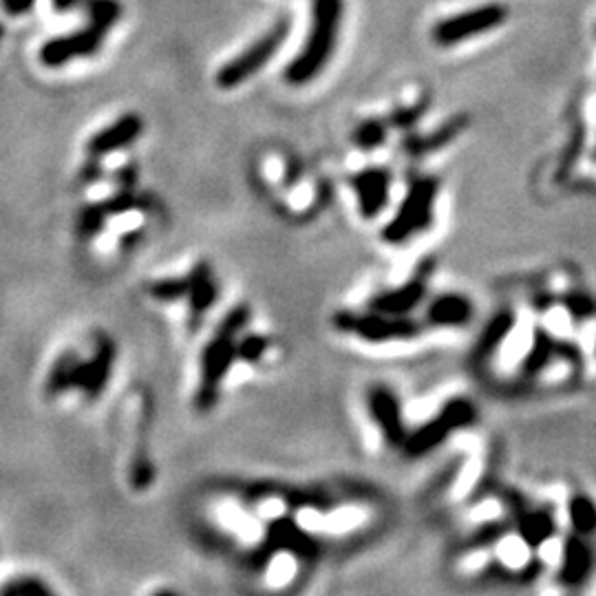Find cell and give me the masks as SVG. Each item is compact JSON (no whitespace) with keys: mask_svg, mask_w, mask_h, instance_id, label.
<instances>
[{"mask_svg":"<svg viewBox=\"0 0 596 596\" xmlns=\"http://www.w3.org/2000/svg\"><path fill=\"white\" fill-rule=\"evenodd\" d=\"M250 310L246 305L234 307L223 318L217 334L212 336L199 358V385L195 396V407L199 411H210L219 400L223 382H226L232 367L237 365V338L246 327Z\"/></svg>","mask_w":596,"mask_h":596,"instance_id":"6da1fadb","label":"cell"},{"mask_svg":"<svg viewBox=\"0 0 596 596\" xmlns=\"http://www.w3.org/2000/svg\"><path fill=\"white\" fill-rule=\"evenodd\" d=\"M343 12V0H312L310 36H307L303 49L298 51V56L290 62V67L285 69V80L292 87L310 84L332 60L340 25H343Z\"/></svg>","mask_w":596,"mask_h":596,"instance_id":"7a4b0ae2","label":"cell"},{"mask_svg":"<svg viewBox=\"0 0 596 596\" xmlns=\"http://www.w3.org/2000/svg\"><path fill=\"white\" fill-rule=\"evenodd\" d=\"M292 31V20L290 18H279L276 23L265 31L261 38H257L243 49L237 58L228 60L217 73V84L219 89H239L243 82H248L250 78L257 76V73L268 65V62L279 53L283 47V42L290 38Z\"/></svg>","mask_w":596,"mask_h":596,"instance_id":"3957f363","label":"cell"},{"mask_svg":"<svg viewBox=\"0 0 596 596\" xmlns=\"http://www.w3.org/2000/svg\"><path fill=\"white\" fill-rule=\"evenodd\" d=\"M435 197H438V182L433 177L413 179L407 195L400 201L396 217L382 230V239L389 246H402V243L413 239L415 234L427 230L433 219Z\"/></svg>","mask_w":596,"mask_h":596,"instance_id":"277c9868","label":"cell"},{"mask_svg":"<svg viewBox=\"0 0 596 596\" xmlns=\"http://www.w3.org/2000/svg\"><path fill=\"white\" fill-rule=\"evenodd\" d=\"M336 327L371 345L398 343V340H411L420 334V325L411 316H389L374 310L365 314L338 312Z\"/></svg>","mask_w":596,"mask_h":596,"instance_id":"5b68a950","label":"cell"},{"mask_svg":"<svg viewBox=\"0 0 596 596\" xmlns=\"http://www.w3.org/2000/svg\"><path fill=\"white\" fill-rule=\"evenodd\" d=\"M473 420H475L473 404L468 400H453L446 404L435 418L424 422L422 427H418L415 431L407 433V440H404L402 449L409 457H422L424 453L438 449V446L449 438L451 433L468 427Z\"/></svg>","mask_w":596,"mask_h":596,"instance_id":"8992f818","label":"cell"},{"mask_svg":"<svg viewBox=\"0 0 596 596\" xmlns=\"http://www.w3.org/2000/svg\"><path fill=\"white\" fill-rule=\"evenodd\" d=\"M506 18H508V9L504 5L475 7L471 12L440 20V23L433 27V40L438 42L440 47H451V45H457V42L486 34V31L502 25Z\"/></svg>","mask_w":596,"mask_h":596,"instance_id":"52a82bcc","label":"cell"},{"mask_svg":"<svg viewBox=\"0 0 596 596\" xmlns=\"http://www.w3.org/2000/svg\"><path fill=\"white\" fill-rule=\"evenodd\" d=\"M106 36H109V31L87 20V25L71 31V34L45 42L40 49V62L49 69H60L71 60L95 56L102 49Z\"/></svg>","mask_w":596,"mask_h":596,"instance_id":"ba28073f","label":"cell"},{"mask_svg":"<svg viewBox=\"0 0 596 596\" xmlns=\"http://www.w3.org/2000/svg\"><path fill=\"white\" fill-rule=\"evenodd\" d=\"M115 367V345L113 340L100 336L95 343V351L89 360L78 358L76 374H73V389L82 391L84 396L95 400L100 398L113 376Z\"/></svg>","mask_w":596,"mask_h":596,"instance_id":"9c48e42d","label":"cell"},{"mask_svg":"<svg viewBox=\"0 0 596 596\" xmlns=\"http://www.w3.org/2000/svg\"><path fill=\"white\" fill-rule=\"evenodd\" d=\"M391 184V170L382 166L363 168L360 173L351 177V188H354L358 212L363 215V219H376L380 212L387 208L391 197Z\"/></svg>","mask_w":596,"mask_h":596,"instance_id":"30bf717a","label":"cell"},{"mask_svg":"<svg viewBox=\"0 0 596 596\" xmlns=\"http://www.w3.org/2000/svg\"><path fill=\"white\" fill-rule=\"evenodd\" d=\"M367 409L371 420L378 424V429L382 433V438L387 440L389 446H400L404 440H407V427H404V418H402V407L396 393H393L389 387L376 385L369 389L367 396Z\"/></svg>","mask_w":596,"mask_h":596,"instance_id":"8fae6325","label":"cell"},{"mask_svg":"<svg viewBox=\"0 0 596 596\" xmlns=\"http://www.w3.org/2000/svg\"><path fill=\"white\" fill-rule=\"evenodd\" d=\"M144 133V120L137 113H124L122 117L109 126H104L102 131L95 133L87 142V153L89 157L102 159L113 153H120L124 148L133 146L140 140Z\"/></svg>","mask_w":596,"mask_h":596,"instance_id":"7c38bea8","label":"cell"},{"mask_svg":"<svg viewBox=\"0 0 596 596\" xmlns=\"http://www.w3.org/2000/svg\"><path fill=\"white\" fill-rule=\"evenodd\" d=\"M427 296V274H415L413 279L371 298L369 310L389 316H409Z\"/></svg>","mask_w":596,"mask_h":596,"instance_id":"4fadbf2b","label":"cell"},{"mask_svg":"<svg viewBox=\"0 0 596 596\" xmlns=\"http://www.w3.org/2000/svg\"><path fill=\"white\" fill-rule=\"evenodd\" d=\"M186 276H188L186 303H188L190 316L197 321V318H204L210 307L215 305L219 296V285L215 279V272H212V268L206 261H199Z\"/></svg>","mask_w":596,"mask_h":596,"instance_id":"5bb4252c","label":"cell"},{"mask_svg":"<svg viewBox=\"0 0 596 596\" xmlns=\"http://www.w3.org/2000/svg\"><path fill=\"white\" fill-rule=\"evenodd\" d=\"M466 117H453L446 124H442L440 129H435L429 135H409L404 137L402 142V151L407 153L409 157H420V155H427L438 151V148L451 144L457 135H460L466 129Z\"/></svg>","mask_w":596,"mask_h":596,"instance_id":"9a60e30c","label":"cell"},{"mask_svg":"<svg viewBox=\"0 0 596 596\" xmlns=\"http://www.w3.org/2000/svg\"><path fill=\"white\" fill-rule=\"evenodd\" d=\"M473 307L460 294H442L429 303L427 318L435 327H455L471 321Z\"/></svg>","mask_w":596,"mask_h":596,"instance_id":"2e32d148","label":"cell"},{"mask_svg":"<svg viewBox=\"0 0 596 596\" xmlns=\"http://www.w3.org/2000/svg\"><path fill=\"white\" fill-rule=\"evenodd\" d=\"M387 135L389 124L378 120V117H369V120L356 126L354 133H351V142L358 148H363V151H374V148H380L387 142Z\"/></svg>","mask_w":596,"mask_h":596,"instance_id":"e0dca14e","label":"cell"},{"mask_svg":"<svg viewBox=\"0 0 596 596\" xmlns=\"http://www.w3.org/2000/svg\"><path fill=\"white\" fill-rule=\"evenodd\" d=\"M76 363H78L76 354H65V356H60L56 363H53V367L49 371V378H47V391L51 393V396H60V393L73 389Z\"/></svg>","mask_w":596,"mask_h":596,"instance_id":"ac0fdd59","label":"cell"},{"mask_svg":"<svg viewBox=\"0 0 596 596\" xmlns=\"http://www.w3.org/2000/svg\"><path fill=\"white\" fill-rule=\"evenodd\" d=\"M272 343L268 336L261 334H246L237 338V363L246 365H259L261 360L268 356Z\"/></svg>","mask_w":596,"mask_h":596,"instance_id":"d6986e66","label":"cell"},{"mask_svg":"<svg viewBox=\"0 0 596 596\" xmlns=\"http://www.w3.org/2000/svg\"><path fill=\"white\" fill-rule=\"evenodd\" d=\"M148 294L155 301L162 303H175L186 301L188 294V276H168V279H159L148 285Z\"/></svg>","mask_w":596,"mask_h":596,"instance_id":"ffe728a7","label":"cell"},{"mask_svg":"<svg viewBox=\"0 0 596 596\" xmlns=\"http://www.w3.org/2000/svg\"><path fill=\"white\" fill-rule=\"evenodd\" d=\"M120 18H122L120 0H89L87 3V20L100 25L106 31H111Z\"/></svg>","mask_w":596,"mask_h":596,"instance_id":"44dd1931","label":"cell"},{"mask_svg":"<svg viewBox=\"0 0 596 596\" xmlns=\"http://www.w3.org/2000/svg\"><path fill=\"white\" fill-rule=\"evenodd\" d=\"M429 109V100H418L415 104H409V106H398L396 111H391L387 124L393 126V129H400V131H407L411 129L413 124L420 122V117L427 113Z\"/></svg>","mask_w":596,"mask_h":596,"instance_id":"7402d4cb","label":"cell"},{"mask_svg":"<svg viewBox=\"0 0 596 596\" xmlns=\"http://www.w3.org/2000/svg\"><path fill=\"white\" fill-rule=\"evenodd\" d=\"M508 329H510V316H497L491 323V327L486 329L484 338H480V343H477V356L486 358L488 354H493L495 347L506 338Z\"/></svg>","mask_w":596,"mask_h":596,"instance_id":"603a6c76","label":"cell"},{"mask_svg":"<svg viewBox=\"0 0 596 596\" xmlns=\"http://www.w3.org/2000/svg\"><path fill=\"white\" fill-rule=\"evenodd\" d=\"M570 515H572V521H574V526H577V530L592 532L596 528V508L590 499H585V497L574 499Z\"/></svg>","mask_w":596,"mask_h":596,"instance_id":"cb8c5ba5","label":"cell"},{"mask_svg":"<svg viewBox=\"0 0 596 596\" xmlns=\"http://www.w3.org/2000/svg\"><path fill=\"white\" fill-rule=\"evenodd\" d=\"M588 561H590L588 550L577 546V541H572V546L568 548L566 570H563V577H566L568 581H579L583 577V572L588 570Z\"/></svg>","mask_w":596,"mask_h":596,"instance_id":"d4e9b609","label":"cell"},{"mask_svg":"<svg viewBox=\"0 0 596 596\" xmlns=\"http://www.w3.org/2000/svg\"><path fill=\"white\" fill-rule=\"evenodd\" d=\"M3 594H7V596H49L51 588H47L45 583L34 579V577H27V579H18L14 583L5 585Z\"/></svg>","mask_w":596,"mask_h":596,"instance_id":"484cf974","label":"cell"},{"mask_svg":"<svg viewBox=\"0 0 596 596\" xmlns=\"http://www.w3.org/2000/svg\"><path fill=\"white\" fill-rule=\"evenodd\" d=\"M34 5H36V0H0V7H3L5 14L12 18L29 14L31 9H34Z\"/></svg>","mask_w":596,"mask_h":596,"instance_id":"4316f807","label":"cell"},{"mask_svg":"<svg viewBox=\"0 0 596 596\" xmlns=\"http://www.w3.org/2000/svg\"><path fill=\"white\" fill-rule=\"evenodd\" d=\"M53 9H58V12H69V9L78 7L80 0H51Z\"/></svg>","mask_w":596,"mask_h":596,"instance_id":"83f0119b","label":"cell"},{"mask_svg":"<svg viewBox=\"0 0 596 596\" xmlns=\"http://www.w3.org/2000/svg\"><path fill=\"white\" fill-rule=\"evenodd\" d=\"M0 38H3V27H0Z\"/></svg>","mask_w":596,"mask_h":596,"instance_id":"f1b7e54d","label":"cell"}]
</instances>
